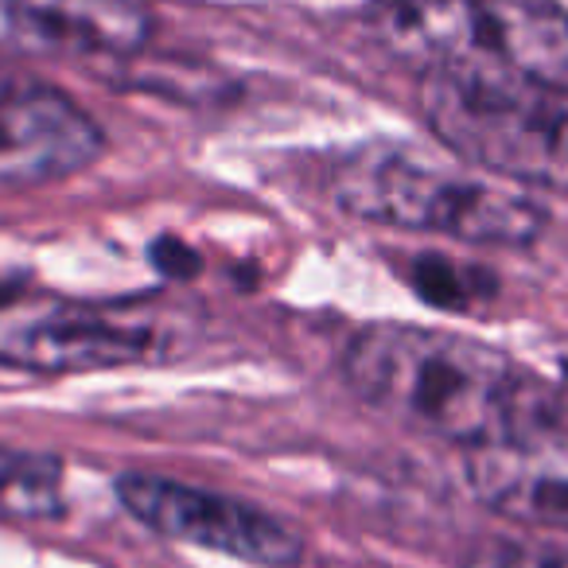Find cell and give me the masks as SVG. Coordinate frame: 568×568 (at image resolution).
I'll return each mask as SVG.
<instances>
[{"instance_id": "6da1fadb", "label": "cell", "mask_w": 568, "mask_h": 568, "mask_svg": "<svg viewBox=\"0 0 568 568\" xmlns=\"http://www.w3.org/2000/svg\"><path fill=\"white\" fill-rule=\"evenodd\" d=\"M339 366L366 409L464 452L537 428L557 413V394L506 351L448 327L371 324L351 335Z\"/></svg>"}, {"instance_id": "7a4b0ae2", "label": "cell", "mask_w": 568, "mask_h": 568, "mask_svg": "<svg viewBox=\"0 0 568 568\" xmlns=\"http://www.w3.org/2000/svg\"><path fill=\"white\" fill-rule=\"evenodd\" d=\"M327 195L343 214L394 230H420L479 250H526L549 226L534 191L487 175L459 156L374 141L339 156Z\"/></svg>"}, {"instance_id": "3957f363", "label": "cell", "mask_w": 568, "mask_h": 568, "mask_svg": "<svg viewBox=\"0 0 568 568\" xmlns=\"http://www.w3.org/2000/svg\"><path fill=\"white\" fill-rule=\"evenodd\" d=\"M420 118L452 156L521 191L568 195V87L510 67L420 74Z\"/></svg>"}, {"instance_id": "277c9868", "label": "cell", "mask_w": 568, "mask_h": 568, "mask_svg": "<svg viewBox=\"0 0 568 568\" xmlns=\"http://www.w3.org/2000/svg\"><path fill=\"white\" fill-rule=\"evenodd\" d=\"M363 28L420 74L467 67L568 74V12L557 0H371Z\"/></svg>"}, {"instance_id": "5b68a950", "label": "cell", "mask_w": 568, "mask_h": 568, "mask_svg": "<svg viewBox=\"0 0 568 568\" xmlns=\"http://www.w3.org/2000/svg\"><path fill=\"white\" fill-rule=\"evenodd\" d=\"M183 343V316L144 301L0 296V366L20 374H90L160 363Z\"/></svg>"}, {"instance_id": "8992f818", "label": "cell", "mask_w": 568, "mask_h": 568, "mask_svg": "<svg viewBox=\"0 0 568 568\" xmlns=\"http://www.w3.org/2000/svg\"><path fill=\"white\" fill-rule=\"evenodd\" d=\"M113 495L129 518L164 541L222 552L261 568H293L304 560V534L293 521L226 490L172 475L125 471L113 483Z\"/></svg>"}, {"instance_id": "52a82bcc", "label": "cell", "mask_w": 568, "mask_h": 568, "mask_svg": "<svg viewBox=\"0 0 568 568\" xmlns=\"http://www.w3.org/2000/svg\"><path fill=\"white\" fill-rule=\"evenodd\" d=\"M105 149L102 125L59 87L0 71V195L87 172Z\"/></svg>"}, {"instance_id": "ba28073f", "label": "cell", "mask_w": 568, "mask_h": 568, "mask_svg": "<svg viewBox=\"0 0 568 568\" xmlns=\"http://www.w3.org/2000/svg\"><path fill=\"white\" fill-rule=\"evenodd\" d=\"M464 479L475 503L498 518L568 534V428L557 420L467 448Z\"/></svg>"}, {"instance_id": "9c48e42d", "label": "cell", "mask_w": 568, "mask_h": 568, "mask_svg": "<svg viewBox=\"0 0 568 568\" xmlns=\"http://www.w3.org/2000/svg\"><path fill=\"white\" fill-rule=\"evenodd\" d=\"M152 40L144 0H0V48L59 59H133Z\"/></svg>"}, {"instance_id": "30bf717a", "label": "cell", "mask_w": 568, "mask_h": 568, "mask_svg": "<svg viewBox=\"0 0 568 568\" xmlns=\"http://www.w3.org/2000/svg\"><path fill=\"white\" fill-rule=\"evenodd\" d=\"M67 506L63 464L51 452H24L0 444V518L51 521Z\"/></svg>"}, {"instance_id": "8fae6325", "label": "cell", "mask_w": 568, "mask_h": 568, "mask_svg": "<svg viewBox=\"0 0 568 568\" xmlns=\"http://www.w3.org/2000/svg\"><path fill=\"white\" fill-rule=\"evenodd\" d=\"M405 276H409L420 301H428L440 312H471L479 308V301L495 296V276L487 268L464 265L448 253H417Z\"/></svg>"}, {"instance_id": "7c38bea8", "label": "cell", "mask_w": 568, "mask_h": 568, "mask_svg": "<svg viewBox=\"0 0 568 568\" xmlns=\"http://www.w3.org/2000/svg\"><path fill=\"white\" fill-rule=\"evenodd\" d=\"M464 568H568L565 537H487L467 552Z\"/></svg>"}, {"instance_id": "4fadbf2b", "label": "cell", "mask_w": 568, "mask_h": 568, "mask_svg": "<svg viewBox=\"0 0 568 568\" xmlns=\"http://www.w3.org/2000/svg\"><path fill=\"white\" fill-rule=\"evenodd\" d=\"M152 265L164 276H172V281H187V276L199 273V257L180 237H160V242H152Z\"/></svg>"}, {"instance_id": "5bb4252c", "label": "cell", "mask_w": 568, "mask_h": 568, "mask_svg": "<svg viewBox=\"0 0 568 568\" xmlns=\"http://www.w3.org/2000/svg\"><path fill=\"white\" fill-rule=\"evenodd\" d=\"M557 405H565V409H568V371H565V378H560V386H557Z\"/></svg>"}]
</instances>
